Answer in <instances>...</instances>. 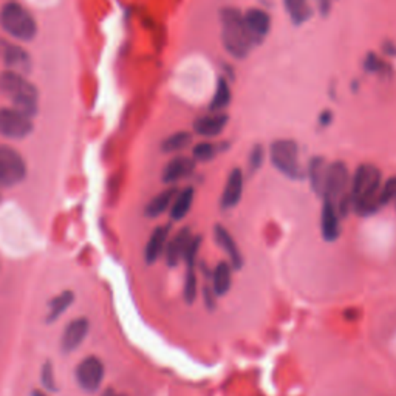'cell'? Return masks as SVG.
<instances>
[{"label":"cell","mask_w":396,"mask_h":396,"mask_svg":"<svg viewBox=\"0 0 396 396\" xmlns=\"http://www.w3.org/2000/svg\"><path fill=\"white\" fill-rule=\"evenodd\" d=\"M73 300H75V294H73L70 290H65L60 294H58V296L49 304L46 322H49V324H51V322H56L71 307Z\"/></svg>","instance_id":"cell-25"},{"label":"cell","mask_w":396,"mask_h":396,"mask_svg":"<svg viewBox=\"0 0 396 396\" xmlns=\"http://www.w3.org/2000/svg\"><path fill=\"white\" fill-rule=\"evenodd\" d=\"M0 93L8 96L12 107L22 112L28 118H35L39 110V93L36 87L24 75L12 70L0 73Z\"/></svg>","instance_id":"cell-3"},{"label":"cell","mask_w":396,"mask_h":396,"mask_svg":"<svg viewBox=\"0 0 396 396\" xmlns=\"http://www.w3.org/2000/svg\"><path fill=\"white\" fill-rule=\"evenodd\" d=\"M332 5H333V0H318V10L320 12V16L327 17L328 15H330Z\"/></svg>","instance_id":"cell-35"},{"label":"cell","mask_w":396,"mask_h":396,"mask_svg":"<svg viewBox=\"0 0 396 396\" xmlns=\"http://www.w3.org/2000/svg\"><path fill=\"white\" fill-rule=\"evenodd\" d=\"M192 237L193 236L189 227H181L175 236L167 241L164 256L167 265L171 268H175L180 264V260H183L184 252L187 250V246H189Z\"/></svg>","instance_id":"cell-13"},{"label":"cell","mask_w":396,"mask_h":396,"mask_svg":"<svg viewBox=\"0 0 396 396\" xmlns=\"http://www.w3.org/2000/svg\"><path fill=\"white\" fill-rule=\"evenodd\" d=\"M118 396H124V395H118Z\"/></svg>","instance_id":"cell-40"},{"label":"cell","mask_w":396,"mask_h":396,"mask_svg":"<svg viewBox=\"0 0 396 396\" xmlns=\"http://www.w3.org/2000/svg\"><path fill=\"white\" fill-rule=\"evenodd\" d=\"M178 189L177 187H167L166 191L160 192L157 197H153L149 205L146 206V216L149 218H157L161 214H164L167 209H171L172 201L175 198Z\"/></svg>","instance_id":"cell-23"},{"label":"cell","mask_w":396,"mask_h":396,"mask_svg":"<svg viewBox=\"0 0 396 396\" xmlns=\"http://www.w3.org/2000/svg\"><path fill=\"white\" fill-rule=\"evenodd\" d=\"M197 298V274L196 270H186L184 280V299L187 304H192Z\"/></svg>","instance_id":"cell-31"},{"label":"cell","mask_w":396,"mask_h":396,"mask_svg":"<svg viewBox=\"0 0 396 396\" xmlns=\"http://www.w3.org/2000/svg\"><path fill=\"white\" fill-rule=\"evenodd\" d=\"M231 98H232V93H231V87L230 84H227V80L223 76L218 78L216 93H214L211 104H209V112H223L226 107L231 104Z\"/></svg>","instance_id":"cell-26"},{"label":"cell","mask_w":396,"mask_h":396,"mask_svg":"<svg viewBox=\"0 0 396 396\" xmlns=\"http://www.w3.org/2000/svg\"><path fill=\"white\" fill-rule=\"evenodd\" d=\"M264 158H265L264 147L260 144H256L251 149L250 158H248V171H250V173H256L260 169L261 163H264Z\"/></svg>","instance_id":"cell-33"},{"label":"cell","mask_w":396,"mask_h":396,"mask_svg":"<svg viewBox=\"0 0 396 396\" xmlns=\"http://www.w3.org/2000/svg\"><path fill=\"white\" fill-rule=\"evenodd\" d=\"M227 121H230V117H227L225 112H211L209 115L200 117L196 119L193 130H196V133H198L200 137L214 138L218 137L220 133L225 130Z\"/></svg>","instance_id":"cell-12"},{"label":"cell","mask_w":396,"mask_h":396,"mask_svg":"<svg viewBox=\"0 0 396 396\" xmlns=\"http://www.w3.org/2000/svg\"><path fill=\"white\" fill-rule=\"evenodd\" d=\"M382 173L375 164H361L353 173L350 183L352 209L361 217L377 214L381 207Z\"/></svg>","instance_id":"cell-1"},{"label":"cell","mask_w":396,"mask_h":396,"mask_svg":"<svg viewBox=\"0 0 396 396\" xmlns=\"http://www.w3.org/2000/svg\"><path fill=\"white\" fill-rule=\"evenodd\" d=\"M382 50H384V53L387 56H396V45L395 42H392V40H386L384 44H382Z\"/></svg>","instance_id":"cell-38"},{"label":"cell","mask_w":396,"mask_h":396,"mask_svg":"<svg viewBox=\"0 0 396 396\" xmlns=\"http://www.w3.org/2000/svg\"><path fill=\"white\" fill-rule=\"evenodd\" d=\"M40 377H42V386L45 387L46 392H56V379H55V368H53L51 362H45L42 367V372H40Z\"/></svg>","instance_id":"cell-32"},{"label":"cell","mask_w":396,"mask_h":396,"mask_svg":"<svg viewBox=\"0 0 396 396\" xmlns=\"http://www.w3.org/2000/svg\"><path fill=\"white\" fill-rule=\"evenodd\" d=\"M284 6L294 25H304L314 15L308 0H284Z\"/></svg>","instance_id":"cell-24"},{"label":"cell","mask_w":396,"mask_h":396,"mask_svg":"<svg viewBox=\"0 0 396 396\" xmlns=\"http://www.w3.org/2000/svg\"><path fill=\"white\" fill-rule=\"evenodd\" d=\"M212 291L217 298L225 296L232 285V266L230 261H220L212 273Z\"/></svg>","instance_id":"cell-21"},{"label":"cell","mask_w":396,"mask_h":396,"mask_svg":"<svg viewBox=\"0 0 396 396\" xmlns=\"http://www.w3.org/2000/svg\"><path fill=\"white\" fill-rule=\"evenodd\" d=\"M350 183V172H348V167L344 161H333V163L328 164L325 191L322 198L333 201L338 207L341 217H345L348 209L352 207Z\"/></svg>","instance_id":"cell-4"},{"label":"cell","mask_w":396,"mask_h":396,"mask_svg":"<svg viewBox=\"0 0 396 396\" xmlns=\"http://www.w3.org/2000/svg\"><path fill=\"white\" fill-rule=\"evenodd\" d=\"M273 166L290 180H302L305 172L299 161V146L293 139H277L270 147Z\"/></svg>","instance_id":"cell-6"},{"label":"cell","mask_w":396,"mask_h":396,"mask_svg":"<svg viewBox=\"0 0 396 396\" xmlns=\"http://www.w3.org/2000/svg\"><path fill=\"white\" fill-rule=\"evenodd\" d=\"M328 163L324 157H314L308 164V180H310L311 189L319 197H324L325 180H327Z\"/></svg>","instance_id":"cell-20"},{"label":"cell","mask_w":396,"mask_h":396,"mask_svg":"<svg viewBox=\"0 0 396 396\" xmlns=\"http://www.w3.org/2000/svg\"><path fill=\"white\" fill-rule=\"evenodd\" d=\"M243 19L248 30H250L254 40H256L257 44H260L261 40L270 35L271 16L268 15L265 10L260 8L248 10L246 12H243Z\"/></svg>","instance_id":"cell-14"},{"label":"cell","mask_w":396,"mask_h":396,"mask_svg":"<svg viewBox=\"0 0 396 396\" xmlns=\"http://www.w3.org/2000/svg\"><path fill=\"white\" fill-rule=\"evenodd\" d=\"M167 241H169V226L166 225L155 227L144 250V259L147 264H155V261L163 256Z\"/></svg>","instance_id":"cell-18"},{"label":"cell","mask_w":396,"mask_h":396,"mask_svg":"<svg viewBox=\"0 0 396 396\" xmlns=\"http://www.w3.org/2000/svg\"><path fill=\"white\" fill-rule=\"evenodd\" d=\"M320 217L322 236H324L327 241H334L341 236V216L336 205L333 201L324 198Z\"/></svg>","instance_id":"cell-15"},{"label":"cell","mask_w":396,"mask_h":396,"mask_svg":"<svg viewBox=\"0 0 396 396\" xmlns=\"http://www.w3.org/2000/svg\"><path fill=\"white\" fill-rule=\"evenodd\" d=\"M0 59L3 60L6 69L20 75H28L31 71V58L28 53L6 39H0Z\"/></svg>","instance_id":"cell-10"},{"label":"cell","mask_w":396,"mask_h":396,"mask_svg":"<svg viewBox=\"0 0 396 396\" xmlns=\"http://www.w3.org/2000/svg\"><path fill=\"white\" fill-rule=\"evenodd\" d=\"M26 177V163L11 146L0 144V187H12Z\"/></svg>","instance_id":"cell-7"},{"label":"cell","mask_w":396,"mask_h":396,"mask_svg":"<svg viewBox=\"0 0 396 396\" xmlns=\"http://www.w3.org/2000/svg\"><path fill=\"white\" fill-rule=\"evenodd\" d=\"M192 158L196 160V161H211L216 158V155L218 153V146L217 144H212V143H206V141H203V143H198L196 147H193V150H192Z\"/></svg>","instance_id":"cell-29"},{"label":"cell","mask_w":396,"mask_h":396,"mask_svg":"<svg viewBox=\"0 0 396 396\" xmlns=\"http://www.w3.org/2000/svg\"><path fill=\"white\" fill-rule=\"evenodd\" d=\"M196 169V160L189 157H175L166 164L163 171V181L166 184H173L177 181L189 177Z\"/></svg>","instance_id":"cell-17"},{"label":"cell","mask_w":396,"mask_h":396,"mask_svg":"<svg viewBox=\"0 0 396 396\" xmlns=\"http://www.w3.org/2000/svg\"><path fill=\"white\" fill-rule=\"evenodd\" d=\"M31 396H49V395H46V393L42 392V390H33Z\"/></svg>","instance_id":"cell-39"},{"label":"cell","mask_w":396,"mask_h":396,"mask_svg":"<svg viewBox=\"0 0 396 396\" xmlns=\"http://www.w3.org/2000/svg\"><path fill=\"white\" fill-rule=\"evenodd\" d=\"M105 368L103 361L96 356H87L79 362L75 372V378L84 392L95 393L103 386Z\"/></svg>","instance_id":"cell-9"},{"label":"cell","mask_w":396,"mask_h":396,"mask_svg":"<svg viewBox=\"0 0 396 396\" xmlns=\"http://www.w3.org/2000/svg\"><path fill=\"white\" fill-rule=\"evenodd\" d=\"M2 30L22 42H30L37 35V24L30 11L17 2H8L0 8Z\"/></svg>","instance_id":"cell-5"},{"label":"cell","mask_w":396,"mask_h":396,"mask_svg":"<svg viewBox=\"0 0 396 396\" xmlns=\"http://www.w3.org/2000/svg\"><path fill=\"white\" fill-rule=\"evenodd\" d=\"M241 193H243V173H241L239 167H236L227 175L223 193H221V207L223 209L236 207L241 198Z\"/></svg>","instance_id":"cell-16"},{"label":"cell","mask_w":396,"mask_h":396,"mask_svg":"<svg viewBox=\"0 0 396 396\" xmlns=\"http://www.w3.org/2000/svg\"><path fill=\"white\" fill-rule=\"evenodd\" d=\"M332 121H333V113L332 110H324L319 115V124L320 127H328L332 124Z\"/></svg>","instance_id":"cell-36"},{"label":"cell","mask_w":396,"mask_h":396,"mask_svg":"<svg viewBox=\"0 0 396 396\" xmlns=\"http://www.w3.org/2000/svg\"><path fill=\"white\" fill-rule=\"evenodd\" d=\"M203 296H205V302L206 305L209 308H214V302H216V294L212 291V286H206L205 291H203Z\"/></svg>","instance_id":"cell-37"},{"label":"cell","mask_w":396,"mask_h":396,"mask_svg":"<svg viewBox=\"0 0 396 396\" xmlns=\"http://www.w3.org/2000/svg\"><path fill=\"white\" fill-rule=\"evenodd\" d=\"M87 334H89V320L85 318H78L69 322L60 338V348L65 353H71L73 350L83 344Z\"/></svg>","instance_id":"cell-11"},{"label":"cell","mask_w":396,"mask_h":396,"mask_svg":"<svg viewBox=\"0 0 396 396\" xmlns=\"http://www.w3.org/2000/svg\"><path fill=\"white\" fill-rule=\"evenodd\" d=\"M390 201H395L396 203V177L388 178L381 187V203H382V206L388 205Z\"/></svg>","instance_id":"cell-34"},{"label":"cell","mask_w":396,"mask_h":396,"mask_svg":"<svg viewBox=\"0 0 396 396\" xmlns=\"http://www.w3.org/2000/svg\"><path fill=\"white\" fill-rule=\"evenodd\" d=\"M193 197H196V192H193V187H184L177 192L175 198L172 201V206L169 209L171 218L173 221H180L183 220L187 214H189L192 203H193Z\"/></svg>","instance_id":"cell-22"},{"label":"cell","mask_w":396,"mask_h":396,"mask_svg":"<svg viewBox=\"0 0 396 396\" xmlns=\"http://www.w3.org/2000/svg\"><path fill=\"white\" fill-rule=\"evenodd\" d=\"M192 143V133L191 132H177L173 135L167 137L163 143H161V150L164 153H175L189 147Z\"/></svg>","instance_id":"cell-27"},{"label":"cell","mask_w":396,"mask_h":396,"mask_svg":"<svg viewBox=\"0 0 396 396\" xmlns=\"http://www.w3.org/2000/svg\"><path fill=\"white\" fill-rule=\"evenodd\" d=\"M220 22L225 50L236 59H243L250 55L257 42L248 30L243 12L237 8H223L220 11Z\"/></svg>","instance_id":"cell-2"},{"label":"cell","mask_w":396,"mask_h":396,"mask_svg":"<svg viewBox=\"0 0 396 396\" xmlns=\"http://www.w3.org/2000/svg\"><path fill=\"white\" fill-rule=\"evenodd\" d=\"M364 70L372 75H390L392 67L388 65L384 59H381L377 53H367L364 58Z\"/></svg>","instance_id":"cell-28"},{"label":"cell","mask_w":396,"mask_h":396,"mask_svg":"<svg viewBox=\"0 0 396 396\" xmlns=\"http://www.w3.org/2000/svg\"><path fill=\"white\" fill-rule=\"evenodd\" d=\"M33 132V121L15 107L0 109V135L8 139H24Z\"/></svg>","instance_id":"cell-8"},{"label":"cell","mask_w":396,"mask_h":396,"mask_svg":"<svg viewBox=\"0 0 396 396\" xmlns=\"http://www.w3.org/2000/svg\"><path fill=\"white\" fill-rule=\"evenodd\" d=\"M214 237H216V241L220 245L221 250H223L227 254V257H230L231 266L236 268V270H240L241 265H243V257H241V254L239 251L236 240H234L231 234L225 230V226L221 225L214 226Z\"/></svg>","instance_id":"cell-19"},{"label":"cell","mask_w":396,"mask_h":396,"mask_svg":"<svg viewBox=\"0 0 396 396\" xmlns=\"http://www.w3.org/2000/svg\"><path fill=\"white\" fill-rule=\"evenodd\" d=\"M200 246H201V237L200 236H193L189 246H187V250L184 252V257H183V260L186 261L187 270H196Z\"/></svg>","instance_id":"cell-30"}]
</instances>
